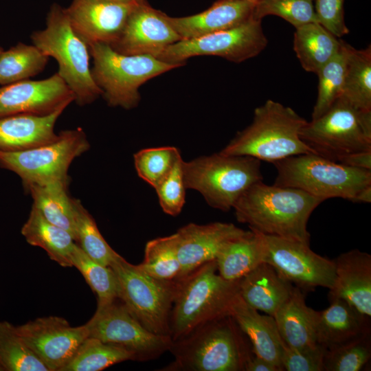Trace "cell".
<instances>
[{"mask_svg": "<svg viewBox=\"0 0 371 371\" xmlns=\"http://www.w3.org/2000/svg\"><path fill=\"white\" fill-rule=\"evenodd\" d=\"M323 201L295 188L252 184L233 207L237 221L260 233L309 245V217Z\"/></svg>", "mask_w": 371, "mask_h": 371, "instance_id": "cell-1", "label": "cell"}, {"mask_svg": "<svg viewBox=\"0 0 371 371\" xmlns=\"http://www.w3.org/2000/svg\"><path fill=\"white\" fill-rule=\"evenodd\" d=\"M240 279L229 281L218 273L216 260L177 280L170 317V336L179 340L199 326L229 316Z\"/></svg>", "mask_w": 371, "mask_h": 371, "instance_id": "cell-2", "label": "cell"}, {"mask_svg": "<svg viewBox=\"0 0 371 371\" xmlns=\"http://www.w3.org/2000/svg\"><path fill=\"white\" fill-rule=\"evenodd\" d=\"M307 121L293 109L272 100L256 108L251 123L220 151L271 163L313 151L301 139Z\"/></svg>", "mask_w": 371, "mask_h": 371, "instance_id": "cell-3", "label": "cell"}, {"mask_svg": "<svg viewBox=\"0 0 371 371\" xmlns=\"http://www.w3.org/2000/svg\"><path fill=\"white\" fill-rule=\"evenodd\" d=\"M230 316L206 322L172 341L175 360L162 370L240 371L251 355Z\"/></svg>", "mask_w": 371, "mask_h": 371, "instance_id": "cell-4", "label": "cell"}, {"mask_svg": "<svg viewBox=\"0 0 371 371\" xmlns=\"http://www.w3.org/2000/svg\"><path fill=\"white\" fill-rule=\"evenodd\" d=\"M45 24L32 33V44L56 60L57 73L74 93V102L80 106L93 103L102 92L91 76L88 45L73 29L65 8L56 3L51 5Z\"/></svg>", "mask_w": 371, "mask_h": 371, "instance_id": "cell-5", "label": "cell"}, {"mask_svg": "<svg viewBox=\"0 0 371 371\" xmlns=\"http://www.w3.org/2000/svg\"><path fill=\"white\" fill-rule=\"evenodd\" d=\"M89 49L93 60L92 78L111 107H137L141 99L139 88L144 83L181 66L148 54H122L105 43L91 44Z\"/></svg>", "mask_w": 371, "mask_h": 371, "instance_id": "cell-6", "label": "cell"}, {"mask_svg": "<svg viewBox=\"0 0 371 371\" xmlns=\"http://www.w3.org/2000/svg\"><path fill=\"white\" fill-rule=\"evenodd\" d=\"M260 162L251 157L220 152L183 161L185 186L198 191L212 207L226 212L247 188L262 180Z\"/></svg>", "mask_w": 371, "mask_h": 371, "instance_id": "cell-7", "label": "cell"}, {"mask_svg": "<svg viewBox=\"0 0 371 371\" xmlns=\"http://www.w3.org/2000/svg\"><path fill=\"white\" fill-rule=\"evenodd\" d=\"M277 170L274 184L295 188L322 199L351 200L371 185V170L349 167L315 153L294 155L273 163Z\"/></svg>", "mask_w": 371, "mask_h": 371, "instance_id": "cell-8", "label": "cell"}, {"mask_svg": "<svg viewBox=\"0 0 371 371\" xmlns=\"http://www.w3.org/2000/svg\"><path fill=\"white\" fill-rule=\"evenodd\" d=\"M300 137L315 154L337 162L371 150V111L357 109L341 96L326 113L307 122Z\"/></svg>", "mask_w": 371, "mask_h": 371, "instance_id": "cell-9", "label": "cell"}, {"mask_svg": "<svg viewBox=\"0 0 371 371\" xmlns=\"http://www.w3.org/2000/svg\"><path fill=\"white\" fill-rule=\"evenodd\" d=\"M114 271L118 298L148 330L170 336V317L177 280L156 278L117 254L109 265Z\"/></svg>", "mask_w": 371, "mask_h": 371, "instance_id": "cell-10", "label": "cell"}, {"mask_svg": "<svg viewBox=\"0 0 371 371\" xmlns=\"http://www.w3.org/2000/svg\"><path fill=\"white\" fill-rule=\"evenodd\" d=\"M89 148L82 128L62 131L56 139L43 145L18 151L0 150V167L16 174L23 186L54 181L69 183L71 162Z\"/></svg>", "mask_w": 371, "mask_h": 371, "instance_id": "cell-11", "label": "cell"}, {"mask_svg": "<svg viewBox=\"0 0 371 371\" xmlns=\"http://www.w3.org/2000/svg\"><path fill=\"white\" fill-rule=\"evenodd\" d=\"M267 43L261 20L251 18L227 30L181 40L166 47L155 58L183 65L190 58L207 55L240 63L258 55Z\"/></svg>", "mask_w": 371, "mask_h": 371, "instance_id": "cell-12", "label": "cell"}, {"mask_svg": "<svg viewBox=\"0 0 371 371\" xmlns=\"http://www.w3.org/2000/svg\"><path fill=\"white\" fill-rule=\"evenodd\" d=\"M85 326L88 337L126 349L133 354L135 361L157 358L170 350L172 344L170 336L157 335L144 327L119 298L97 307Z\"/></svg>", "mask_w": 371, "mask_h": 371, "instance_id": "cell-13", "label": "cell"}, {"mask_svg": "<svg viewBox=\"0 0 371 371\" xmlns=\"http://www.w3.org/2000/svg\"><path fill=\"white\" fill-rule=\"evenodd\" d=\"M257 232L262 262L271 265L295 286L303 291H313L317 286L332 288L335 279L333 260L315 253L308 244Z\"/></svg>", "mask_w": 371, "mask_h": 371, "instance_id": "cell-14", "label": "cell"}, {"mask_svg": "<svg viewBox=\"0 0 371 371\" xmlns=\"http://www.w3.org/2000/svg\"><path fill=\"white\" fill-rule=\"evenodd\" d=\"M16 329L49 371H60L88 337L85 324L71 326L56 316L37 318Z\"/></svg>", "mask_w": 371, "mask_h": 371, "instance_id": "cell-15", "label": "cell"}, {"mask_svg": "<svg viewBox=\"0 0 371 371\" xmlns=\"http://www.w3.org/2000/svg\"><path fill=\"white\" fill-rule=\"evenodd\" d=\"M74 95L63 78L54 74L41 80L30 79L0 87V117L15 114L47 115L65 110Z\"/></svg>", "mask_w": 371, "mask_h": 371, "instance_id": "cell-16", "label": "cell"}, {"mask_svg": "<svg viewBox=\"0 0 371 371\" xmlns=\"http://www.w3.org/2000/svg\"><path fill=\"white\" fill-rule=\"evenodd\" d=\"M181 40L168 15L142 0L131 13L119 38L110 47L122 54L155 57L166 47Z\"/></svg>", "mask_w": 371, "mask_h": 371, "instance_id": "cell-17", "label": "cell"}, {"mask_svg": "<svg viewBox=\"0 0 371 371\" xmlns=\"http://www.w3.org/2000/svg\"><path fill=\"white\" fill-rule=\"evenodd\" d=\"M139 2L72 0L65 11L73 29L88 46L96 43L111 45L119 38Z\"/></svg>", "mask_w": 371, "mask_h": 371, "instance_id": "cell-18", "label": "cell"}, {"mask_svg": "<svg viewBox=\"0 0 371 371\" xmlns=\"http://www.w3.org/2000/svg\"><path fill=\"white\" fill-rule=\"evenodd\" d=\"M246 231L233 223H189L174 234L181 271L180 278L216 260L223 246ZM179 278V279H180Z\"/></svg>", "mask_w": 371, "mask_h": 371, "instance_id": "cell-19", "label": "cell"}, {"mask_svg": "<svg viewBox=\"0 0 371 371\" xmlns=\"http://www.w3.org/2000/svg\"><path fill=\"white\" fill-rule=\"evenodd\" d=\"M335 279L329 299H342L362 315L371 316V256L353 249L335 260Z\"/></svg>", "mask_w": 371, "mask_h": 371, "instance_id": "cell-20", "label": "cell"}, {"mask_svg": "<svg viewBox=\"0 0 371 371\" xmlns=\"http://www.w3.org/2000/svg\"><path fill=\"white\" fill-rule=\"evenodd\" d=\"M256 3L243 0H218L207 10L168 20L181 40L227 30L253 18Z\"/></svg>", "mask_w": 371, "mask_h": 371, "instance_id": "cell-21", "label": "cell"}, {"mask_svg": "<svg viewBox=\"0 0 371 371\" xmlns=\"http://www.w3.org/2000/svg\"><path fill=\"white\" fill-rule=\"evenodd\" d=\"M229 316L247 336L252 346V353L275 366L278 371H282L281 357L285 345L274 317L260 314L248 305L240 294L232 305Z\"/></svg>", "mask_w": 371, "mask_h": 371, "instance_id": "cell-22", "label": "cell"}, {"mask_svg": "<svg viewBox=\"0 0 371 371\" xmlns=\"http://www.w3.org/2000/svg\"><path fill=\"white\" fill-rule=\"evenodd\" d=\"M294 289L271 265L262 262L240 279L239 294L252 308L273 317Z\"/></svg>", "mask_w": 371, "mask_h": 371, "instance_id": "cell-23", "label": "cell"}, {"mask_svg": "<svg viewBox=\"0 0 371 371\" xmlns=\"http://www.w3.org/2000/svg\"><path fill=\"white\" fill-rule=\"evenodd\" d=\"M330 300V305L317 313L316 337L318 344L329 350L370 333V318L342 299Z\"/></svg>", "mask_w": 371, "mask_h": 371, "instance_id": "cell-24", "label": "cell"}, {"mask_svg": "<svg viewBox=\"0 0 371 371\" xmlns=\"http://www.w3.org/2000/svg\"><path fill=\"white\" fill-rule=\"evenodd\" d=\"M64 110L47 115L15 114L0 117V150L18 151L56 139V122Z\"/></svg>", "mask_w": 371, "mask_h": 371, "instance_id": "cell-25", "label": "cell"}, {"mask_svg": "<svg viewBox=\"0 0 371 371\" xmlns=\"http://www.w3.org/2000/svg\"><path fill=\"white\" fill-rule=\"evenodd\" d=\"M317 313L306 304L303 291L295 286L291 297L273 316L286 346L300 348L317 344Z\"/></svg>", "mask_w": 371, "mask_h": 371, "instance_id": "cell-26", "label": "cell"}, {"mask_svg": "<svg viewBox=\"0 0 371 371\" xmlns=\"http://www.w3.org/2000/svg\"><path fill=\"white\" fill-rule=\"evenodd\" d=\"M21 234L31 245L44 249L51 260L62 267H72L71 256L76 246L73 236L47 219L32 205Z\"/></svg>", "mask_w": 371, "mask_h": 371, "instance_id": "cell-27", "label": "cell"}, {"mask_svg": "<svg viewBox=\"0 0 371 371\" xmlns=\"http://www.w3.org/2000/svg\"><path fill=\"white\" fill-rule=\"evenodd\" d=\"M69 183L54 181L23 186L33 205L51 223L68 232L76 240L74 198L67 191Z\"/></svg>", "mask_w": 371, "mask_h": 371, "instance_id": "cell-28", "label": "cell"}, {"mask_svg": "<svg viewBox=\"0 0 371 371\" xmlns=\"http://www.w3.org/2000/svg\"><path fill=\"white\" fill-rule=\"evenodd\" d=\"M341 41L318 22L295 27L293 49L302 67L317 74L339 51Z\"/></svg>", "mask_w": 371, "mask_h": 371, "instance_id": "cell-29", "label": "cell"}, {"mask_svg": "<svg viewBox=\"0 0 371 371\" xmlns=\"http://www.w3.org/2000/svg\"><path fill=\"white\" fill-rule=\"evenodd\" d=\"M216 262L218 274L225 280L243 278L262 262L258 233L250 229L229 240L218 253Z\"/></svg>", "mask_w": 371, "mask_h": 371, "instance_id": "cell-30", "label": "cell"}, {"mask_svg": "<svg viewBox=\"0 0 371 371\" xmlns=\"http://www.w3.org/2000/svg\"><path fill=\"white\" fill-rule=\"evenodd\" d=\"M342 44L346 67L341 97L357 109L371 111V47L357 49L344 41Z\"/></svg>", "mask_w": 371, "mask_h": 371, "instance_id": "cell-31", "label": "cell"}, {"mask_svg": "<svg viewBox=\"0 0 371 371\" xmlns=\"http://www.w3.org/2000/svg\"><path fill=\"white\" fill-rule=\"evenodd\" d=\"M49 57L32 45L18 43L0 52V85L30 79L42 72Z\"/></svg>", "mask_w": 371, "mask_h": 371, "instance_id": "cell-32", "label": "cell"}, {"mask_svg": "<svg viewBox=\"0 0 371 371\" xmlns=\"http://www.w3.org/2000/svg\"><path fill=\"white\" fill-rule=\"evenodd\" d=\"M127 360H135L126 349L87 337L60 371H100Z\"/></svg>", "mask_w": 371, "mask_h": 371, "instance_id": "cell-33", "label": "cell"}, {"mask_svg": "<svg viewBox=\"0 0 371 371\" xmlns=\"http://www.w3.org/2000/svg\"><path fill=\"white\" fill-rule=\"evenodd\" d=\"M0 371H49L7 321L0 322Z\"/></svg>", "mask_w": 371, "mask_h": 371, "instance_id": "cell-34", "label": "cell"}, {"mask_svg": "<svg viewBox=\"0 0 371 371\" xmlns=\"http://www.w3.org/2000/svg\"><path fill=\"white\" fill-rule=\"evenodd\" d=\"M137 265L144 272L156 278L178 280L181 267L174 234L148 241L145 246L144 260Z\"/></svg>", "mask_w": 371, "mask_h": 371, "instance_id": "cell-35", "label": "cell"}, {"mask_svg": "<svg viewBox=\"0 0 371 371\" xmlns=\"http://www.w3.org/2000/svg\"><path fill=\"white\" fill-rule=\"evenodd\" d=\"M71 264L96 294L97 307L106 305L118 298L117 282L113 269L91 259L77 243L71 256Z\"/></svg>", "mask_w": 371, "mask_h": 371, "instance_id": "cell-36", "label": "cell"}, {"mask_svg": "<svg viewBox=\"0 0 371 371\" xmlns=\"http://www.w3.org/2000/svg\"><path fill=\"white\" fill-rule=\"evenodd\" d=\"M76 213V243L93 260L109 266L118 254L107 243L100 232L96 223L80 201L74 199Z\"/></svg>", "mask_w": 371, "mask_h": 371, "instance_id": "cell-37", "label": "cell"}, {"mask_svg": "<svg viewBox=\"0 0 371 371\" xmlns=\"http://www.w3.org/2000/svg\"><path fill=\"white\" fill-rule=\"evenodd\" d=\"M340 41L339 52L316 74L318 76V90L312 120L326 113L342 95L346 58L342 40Z\"/></svg>", "mask_w": 371, "mask_h": 371, "instance_id": "cell-38", "label": "cell"}, {"mask_svg": "<svg viewBox=\"0 0 371 371\" xmlns=\"http://www.w3.org/2000/svg\"><path fill=\"white\" fill-rule=\"evenodd\" d=\"M181 156L174 146L148 148L134 154V165L138 176L154 189L168 175Z\"/></svg>", "mask_w": 371, "mask_h": 371, "instance_id": "cell-39", "label": "cell"}, {"mask_svg": "<svg viewBox=\"0 0 371 371\" xmlns=\"http://www.w3.org/2000/svg\"><path fill=\"white\" fill-rule=\"evenodd\" d=\"M371 357L370 334L326 350L324 371H359Z\"/></svg>", "mask_w": 371, "mask_h": 371, "instance_id": "cell-40", "label": "cell"}, {"mask_svg": "<svg viewBox=\"0 0 371 371\" xmlns=\"http://www.w3.org/2000/svg\"><path fill=\"white\" fill-rule=\"evenodd\" d=\"M267 15L280 16L295 27L318 22L314 0H260L255 4L252 17L262 20Z\"/></svg>", "mask_w": 371, "mask_h": 371, "instance_id": "cell-41", "label": "cell"}, {"mask_svg": "<svg viewBox=\"0 0 371 371\" xmlns=\"http://www.w3.org/2000/svg\"><path fill=\"white\" fill-rule=\"evenodd\" d=\"M183 162L180 156L170 171L155 188L162 210L172 216L181 213L186 201Z\"/></svg>", "mask_w": 371, "mask_h": 371, "instance_id": "cell-42", "label": "cell"}, {"mask_svg": "<svg viewBox=\"0 0 371 371\" xmlns=\"http://www.w3.org/2000/svg\"><path fill=\"white\" fill-rule=\"evenodd\" d=\"M326 348L319 344L300 348H283L281 364L286 371H324Z\"/></svg>", "mask_w": 371, "mask_h": 371, "instance_id": "cell-43", "label": "cell"}, {"mask_svg": "<svg viewBox=\"0 0 371 371\" xmlns=\"http://www.w3.org/2000/svg\"><path fill=\"white\" fill-rule=\"evenodd\" d=\"M344 0H314L318 23L337 38L349 32L344 21Z\"/></svg>", "mask_w": 371, "mask_h": 371, "instance_id": "cell-44", "label": "cell"}, {"mask_svg": "<svg viewBox=\"0 0 371 371\" xmlns=\"http://www.w3.org/2000/svg\"><path fill=\"white\" fill-rule=\"evenodd\" d=\"M337 162L357 169L371 170V150L348 154Z\"/></svg>", "mask_w": 371, "mask_h": 371, "instance_id": "cell-45", "label": "cell"}, {"mask_svg": "<svg viewBox=\"0 0 371 371\" xmlns=\"http://www.w3.org/2000/svg\"><path fill=\"white\" fill-rule=\"evenodd\" d=\"M254 355V354H253ZM245 371H278V368L267 361L257 357L251 355L245 365Z\"/></svg>", "mask_w": 371, "mask_h": 371, "instance_id": "cell-46", "label": "cell"}, {"mask_svg": "<svg viewBox=\"0 0 371 371\" xmlns=\"http://www.w3.org/2000/svg\"><path fill=\"white\" fill-rule=\"evenodd\" d=\"M351 202L370 203L371 202V185L359 190L351 200Z\"/></svg>", "mask_w": 371, "mask_h": 371, "instance_id": "cell-47", "label": "cell"}, {"mask_svg": "<svg viewBox=\"0 0 371 371\" xmlns=\"http://www.w3.org/2000/svg\"><path fill=\"white\" fill-rule=\"evenodd\" d=\"M113 1H116L119 3H133L141 1L142 0H110Z\"/></svg>", "mask_w": 371, "mask_h": 371, "instance_id": "cell-48", "label": "cell"}, {"mask_svg": "<svg viewBox=\"0 0 371 371\" xmlns=\"http://www.w3.org/2000/svg\"><path fill=\"white\" fill-rule=\"evenodd\" d=\"M243 1H248V2L254 3H256L258 1H260V0H243Z\"/></svg>", "mask_w": 371, "mask_h": 371, "instance_id": "cell-49", "label": "cell"}, {"mask_svg": "<svg viewBox=\"0 0 371 371\" xmlns=\"http://www.w3.org/2000/svg\"><path fill=\"white\" fill-rule=\"evenodd\" d=\"M3 49L0 46V52H2Z\"/></svg>", "mask_w": 371, "mask_h": 371, "instance_id": "cell-50", "label": "cell"}]
</instances>
